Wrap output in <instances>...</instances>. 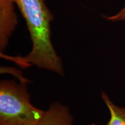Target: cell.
Instances as JSON below:
<instances>
[{
  "label": "cell",
  "instance_id": "2",
  "mask_svg": "<svg viewBox=\"0 0 125 125\" xmlns=\"http://www.w3.org/2000/svg\"><path fill=\"white\" fill-rule=\"evenodd\" d=\"M24 85L14 81L0 83V125H37L45 111L34 107Z\"/></svg>",
  "mask_w": 125,
  "mask_h": 125
},
{
  "label": "cell",
  "instance_id": "3",
  "mask_svg": "<svg viewBox=\"0 0 125 125\" xmlns=\"http://www.w3.org/2000/svg\"><path fill=\"white\" fill-rule=\"evenodd\" d=\"M15 0H0V50L4 51L18 24Z\"/></svg>",
  "mask_w": 125,
  "mask_h": 125
},
{
  "label": "cell",
  "instance_id": "7",
  "mask_svg": "<svg viewBox=\"0 0 125 125\" xmlns=\"http://www.w3.org/2000/svg\"><path fill=\"white\" fill-rule=\"evenodd\" d=\"M96 125V124H94V123H93V124H91V125Z\"/></svg>",
  "mask_w": 125,
  "mask_h": 125
},
{
  "label": "cell",
  "instance_id": "1",
  "mask_svg": "<svg viewBox=\"0 0 125 125\" xmlns=\"http://www.w3.org/2000/svg\"><path fill=\"white\" fill-rule=\"evenodd\" d=\"M15 2L26 22L32 49L24 57H9L4 54L2 57L21 66L33 64L63 75L62 60L51 41V23L53 16L47 7L46 0H15Z\"/></svg>",
  "mask_w": 125,
  "mask_h": 125
},
{
  "label": "cell",
  "instance_id": "4",
  "mask_svg": "<svg viewBox=\"0 0 125 125\" xmlns=\"http://www.w3.org/2000/svg\"><path fill=\"white\" fill-rule=\"evenodd\" d=\"M37 125H73V118L69 109L59 103L52 104Z\"/></svg>",
  "mask_w": 125,
  "mask_h": 125
},
{
  "label": "cell",
  "instance_id": "5",
  "mask_svg": "<svg viewBox=\"0 0 125 125\" xmlns=\"http://www.w3.org/2000/svg\"><path fill=\"white\" fill-rule=\"evenodd\" d=\"M101 97L110 112V119L106 125H125V108L114 104L104 92Z\"/></svg>",
  "mask_w": 125,
  "mask_h": 125
},
{
  "label": "cell",
  "instance_id": "6",
  "mask_svg": "<svg viewBox=\"0 0 125 125\" xmlns=\"http://www.w3.org/2000/svg\"><path fill=\"white\" fill-rule=\"evenodd\" d=\"M104 18L106 19L111 21H125V5L120 11L118 12L116 14L114 15L110 16H104Z\"/></svg>",
  "mask_w": 125,
  "mask_h": 125
}]
</instances>
